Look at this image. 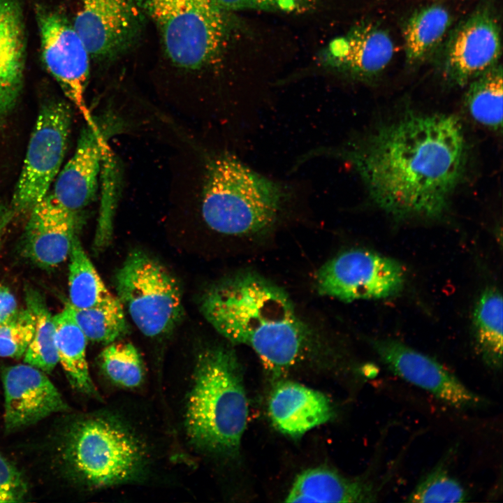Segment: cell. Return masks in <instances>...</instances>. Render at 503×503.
<instances>
[{"label":"cell","mask_w":503,"mask_h":503,"mask_svg":"<svg viewBox=\"0 0 503 503\" xmlns=\"http://www.w3.org/2000/svg\"><path fill=\"white\" fill-rule=\"evenodd\" d=\"M123 305L113 296L86 309H73L75 319L87 340L109 344L127 330Z\"/></svg>","instance_id":"obj_27"},{"label":"cell","mask_w":503,"mask_h":503,"mask_svg":"<svg viewBox=\"0 0 503 503\" xmlns=\"http://www.w3.org/2000/svg\"><path fill=\"white\" fill-rule=\"evenodd\" d=\"M117 298L148 337L173 330L183 314L180 286L168 270L142 251L131 252L115 275Z\"/></svg>","instance_id":"obj_7"},{"label":"cell","mask_w":503,"mask_h":503,"mask_svg":"<svg viewBox=\"0 0 503 503\" xmlns=\"http://www.w3.org/2000/svg\"><path fill=\"white\" fill-rule=\"evenodd\" d=\"M101 199L94 239L96 252L107 248L112 239L114 219L120 196L122 174L115 156L108 145L101 166Z\"/></svg>","instance_id":"obj_28"},{"label":"cell","mask_w":503,"mask_h":503,"mask_svg":"<svg viewBox=\"0 0 503 503\" xmlns=\"http://www.w3.org/2000/svg\"><path fill=\"white\" fill-rule=\"evenodd\" d=\"M27 491L22 473L0 453V503L22 502Z\"/></svg>","instance_id":"obj_32"},{"label":"cell","mask_w":503,"mask_h":503,"mask_svg":"<svg viewBox=\"0 0 503 503\" xmlns=\"http://www.w3.org/2000/svg\"><path fill=\"white\" fill-rule=\"evenodd\" d=\"M41 53L49 73L78 109L86 124L95 122L85 101L91 57L73 24L50 10L37 11Z\"/></svg>","instance_id":"obj_10"},{"label":"cell","mask_w":503,"mask_h":503,"mask_svg":"<svg viewBox=\"0 0 503 503\" xmlns=\"http://www.w3.org/2000/svg\"><path fill=\"white\" fill-rule=\"evenodd\" d=\"M467 494L446 469L437 467L428 474L408 495L409 502H462Z\"/></svg>","instance_id":"obj_31"},{"label":"cell","mask_w":503,"mask_h":503,"mask_svg":"<svg viewBox=\"0 0 503 503\" xmlns=\"http://www.w3.org/2000/svg\"><path fill=\"white\" fill-rule=\"evenodd\" d=\"M17 309L15 296L7 286L0 285V326Z\"/></svg>","instance_id":"obj_34"},{"label":"cell","mask_w":503,"mask_h":503,"mask_svg":"<svg viewBox=\"0 0 503 503\" xmlns=\"http://www.w3.org/2000/svg\"><path fill=\"white\" fill-rule=\"evenodd\" d=\"M273 425L283 434L299 437L328 421L333 415L329 399L322 393L293 381H282L269 400Z\"/></svg>","instance_id":"obj_18"},{"label":"cell","mask_w":503,"mask_h":503,"mask_svg":"<svg viewBox=\"0 0 503 503\" xmlns=\"http://www.w3.org/2000/svg\"><path fill=\"white\" fill-rule=\"evenodd\" d=\"M500 30L492 11L481 8L455 29L444 60V74L451 84L464 86L497 64Z\"/></svg>","instance_id":"obj_14"},{"label":"cell","mask_w":503,"mask_h":503,"mask_svg":"<svg viewBox=\"0 0 503 503\" xmlns=\"http://www.w3.org/2000/svg\"><path fill=\"white\" fill-rule=\"evenodd\" d=\"M502 297L495 289L484 291L474 312L476 340L485 362L494 369L502 363Z\"/></svg>","instance_id":"obj_23"},{"label":"cell","mask_w":503,"mask_h":503,"mask_svg":"<svg viewBox=\"0 0 503 503\" xmlns=\"http://www.w3.org/2000/svg\"><path fill=\"white\" fill-rule=\"evenodd\" d=\"M36 328V317L27 306L17 309L0 326V356L19 359L24 356Z\"/></svg>","instance_id":"obj_30"},{"label":"cell","mask_w":503,"mask_h":503,"mask_svg":"<svg viewBox=\"0 0 503 503\" xmlns=\"http://www.w3.org/2000/svg\"><path fill=\"white\" fill-rule=\"evenodd\" d=\"M13 214L14 212L11 207H8L3 203H0V242Z\"/></svg>","instance_id":"obj_35"},{"label":"cell","mask_w":503,"mask_h":503,"mask_svg":"<svg viewBox=\"0 0 503 503\" xmlns=\"http://www.w3.org/2000/svg\"><path fill=\"white\" fill-rule=\"evenodd\" d=\"M157 29L174 65L198 70L220 54L229 34L228 12L212 0H137Z\"/></svg>","instance_id":"obj_6"},{"label":"cell","mask_w":503,"mask_h":503,"mask_svg":"<svg viewBox=\"0 0 503 503\" xmlns=\"http://www.w3.org/2000/svg\"><path fill=\"white\" fill-rule=\"evenodd\" d=\"M185 411V428L197 446L231 454L240 447L248 418L240 366L234 352L211 347L198 356Z\"/></svg>","instance_id":"obj_3"},{"label":"cell","mask_w":503,"mask_h":503,"mask_svg":"<svg viewBox=\"0 0 503 503\" xmlns=\"http://www.w3.org/2000/svg\"><path fill=\"white\" fill-rule=\"evenodd\" d=\"M63 456L73 476L93 488L135 481L147 464L139 439L122 421L105 415L75 422L66 434Z\"/></svg>","instance_id":"obj_5"},{"label":"cell","mask_w":503,"mask_h":503,"mask_svg":"<svg viewBox=\"0 0 503 503\" xmlns=\"http://www.w3.org/2000/svg\"><path fill=\"white\" fill-rule=\"evenodd\" d=\"M350 161L372 201L396 219L437 218L467 163L458 117L407 114L347 147L319 151Z\"/></svg>","instance_id":"obj_1"},{"label":"cell","mask_w":503,"mask_h":503,"mask_svg":"<svg viewBox=\"0 0 503 503\" xmlns=\"http://www.w3.org/2000/svg\"><path fill=\"white\" fill-rule=\"evenodd\" d=\"M221 8L229 12L256 9L284 12L301 11L303 8L294 0H212Z\"/></svg>","instance_id":"obj_33"},{"label":"cell","mask_w":503,"mask_h":503,"mask_svg":"<svg viewBox=\"0 0 503 503\" xmlns=\"http://www.w3.org/2000/svg\"><path fill=\"white\" fill-rule=\"evenodd\" d=\"M377 492L367 481L341 475L326 467L298 474L285 502H373Z\"/></svg>","instance_id":"obj_20"},{"label":"cell","mask_w":503,"mask_h":503,"mask_svg":"<svg viewBox=\"0 0 503 503\" xmlns=\"http://www.w3.org/2000/svg\"><path fill=\"white\" fill-rule=\"evenodd\" d=\"M448 10L433 4L414 13L404 29L407 61L416 64L423 59L440 43L451 25Z\"/></svg>","instance_id":"obj_22"},{"label":"cell","mask_w":503,"mask_h":503,"mask_svg":"<svg viewBox=\"0 0 503 503\" xmlns=\"http://www.w3.org/2000/svg\"><path fill=\"white\" fill-rule=\"evenodd\" d=\"M54 321L59 363L68 382L73 388L84 394L101 398L89 371L86 356L87 339L79 326L69 302L54 316Z\"/></svg>","instance_id":"obj_21"},{"label":"cell","mask_w":503,"mask_h":503,"mask_svg":"<svg viewBox=\"0 0 503 503\" xmlns=\"http://www.w3.org/2000/svg\"><path fill=\"white\" fill-rule=\"evenodd\" d=\"M465 105L478 123L495 131L502 126V68L496 64L469 82Z\"/></svg>","instance_id":"obj_25"},{"label":"cell","mask_w":503,"mask_h":503,"mask_svg":"<svg viewBox=\"0 0 503 503\" xmlns=\"http://www.w3.org/2000/svg\"><path fill=\"white\" fill-rule=\"evenodd\" d=\"M68 257V302L73 308H89L112 296L85 252L78 234L73 240Z\"/></svg>","instance_id":"obj_24"},{"label":"cell","mask_w":503,"mask_h":503,"mask_svg":"<svg viewBox=\"0 0 503 503\" xmlns=\"http://www.w3.org/2000/svg\"><path fill=\"white\" fill-rule=\"evenodd\" d=\"M394 52L388 34L372 22H363L330 42L324 52L323 63L345 75L372 78L390 63Z\"/></svg>","instance_id":"obj_17"},{"label":"cell","mask_w":503,"mask_h":503,"mask_svg":"<svg viewBox=\"0 0 503 503\" xmlns=\"http://www.w3.org/2000/svg\"><path fill=\"white\" fill-rule=\"evenodd\" d=\"M80 225V212L65 209L48 193L30 210L22 239L24 256L42 268L59 265L68 257Z\"/></svg>","instance_id":"obj_16"},{"label":"cell","mask_w":503,"mask_h":503,"mask_svg":"<svg viewBox=\"0 0 503 503\" xmlns=\"http://www.w3.org/2000/svg\"><path fill=\"white\" fill-rule=\"evenodd\" d=\"M26 301L27 306L35 315L36 328L33 339L23 356L24 363L50 373L59 363L54 316L36 291L27 290Z\"/></svg>","instance_id":"obj_26"},{"label":"cell","mask_w":503,"mask_h":503,"mask_svg":"<svg viewBox=\"0 0 503 503\" xmlns=\"http://www.w3.org/2000/svg\"><path fill=\"white\" fill-rule=\"evenodd\" d=\"M122 129L112 114H106L82 129L75 152L58 173L52 198L66 210L80 212L94 198L108 140Z\"/></svg>","instance_id":"obj_12"},{"label":"cell","mask_w":503,"mask_h":503,"mask_svg":"<svg viewBox=\"0 0 503 503\" xmlns=\"http://www.w3.org/2000/svg\"><path fill=\"white\" fill-rule=\"evenodd\" d=\"M22 10L17 0H0V129L20 96L25 64Z\"/></svg>","instance_id":"obj_19"},{"label":"cell","mask_w":503,"mask_h":503,"mask_svg":"<svg viewBox=\"0 0 503 503\" xmlns=\"http://www.w3.org/2000/svg\"><path fill=\"white\" fill-rule=\"evenodd\" d=\"M279 182L257 173L231 154L207 164L201 213L213 231L228 235H255L270 228L290 197Z\"/></svg>","instance_id":"obj_4"},{"label":"cell","mask_w":503,"mask_h":503,"mask_svg":"<svg viewBox=\"0 0 503 503\" xmlns=\"http://www.w3.org/2000/svg\"><path fill=\"white\" fill-rule=\"evenodd\" d=\"M386 365L406 381L457 409L479 408L487 400L469 389L457 377L430 356L394 340L372 343Z\"/></svg>","instance_id":"obj_13"},{"label":"cell","mask_w":503,"mask_h":503,"mask_svg":"<svg viewBox=\"0 0 503 503\" xmlns=\"http://www.w3.org/2000/svg\"><path fill=\"white\" fill-rule=\"evenodd\" d=\"M404 282L400 264L363 249L342 252L323 264L316 276L319 294L351 302L377 299L400 291Z\"/></svg>","instance_id":"obj_9"},{"label":"cell","mask_w":503,"mask_h":503,"mask_svg":"<svg viewBox=\"0 0 503 503\" xmlns=\"http://www.w3.org/2000/svg\"><path fill=\"white\" fill-rule=\"evenodd\" d=\"M200 307L221 335L249 347L275 375L289 370L309 350L310 330L289 296L256 274H238L213 285Z\"/></svg>","instance_id":"obj_2"},{"label":"cell","mask_w":503,"mask_h":503,"mask_svg":"<svg viewBox=\"0 0 503 503\" xmlns=\"http://www.w3.org/2000/svg\"><path fill=\"white\" fill-rule=\"evenodd\" d=\"M4 392V427L12 432L48 416L66 411L68 406L46 373L24 363L1 371Z\"/></svg>","instance_id":"obj_15"},{"label":"cell","mask_w":503,"mask_h":503,"mask_svg":"<svg viewBox=\"0 0 503 503\" xmlns=\"http://www.w3.org/2000/svg\"><path fill=\"white\" fill-rule=\"evenodd\" d=\"M71 124L66 103L52 101L42 106L13 196L14 213L30 212L49 193L64 158Z\"/></svg>","instance_id":"obj_8"},{"label":"cell","mask_w":503,"mask_h":503,"mask_svg":"<svg viewBox=\"0 0 503 503\" xmlns=\"http://www.w3.org/2000/svg\"><path fill=\"white\" fill-rule=\"evenodd\" d=\"M103 372L115 384L135 388L143 381L144 366L137 349L129 342H112L100 355Z\"/></svg>","instance_id":"obj_29"},{"label":"cell","mask_w":503,"mask_h":503,"mask_svg":"<svg viewBox=\"0 0 503 503\" xmlns=\"http://www.w3.org/2000/svg\"><path fill=\"white\" fill-rule=\"evenodd\" d=\"M75 30L91 57L111 60L138 39L143 16L137 0H78Z\"/></svg>","instance_id":"obj_11"},{"label":"cell","mask_w":503,"mask_h":503,"mask_svg":"<svg viewBox=\"0 0 503 503\" xmlns=\"http://www.w3.org/2000/svg\"><path fill=\"white\" fill-rule=\"evenodd\" d=\"M294 1H296L298 4H300L302 8H304L309 4V3L311 0H294Z\"/></svg>","instance_id":"obj_36"}]
</instances>
